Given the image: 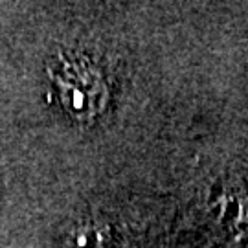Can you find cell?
<instances>
[{"label": "cell", "instance_id": "cell-1", "mask_svg": "<svg viewBox=\"0 0 248 248\" xmlns=\"http://www.w3.org/2000/svg\"><path fill=\"white\" fill-rule=\"evenodd\" d=\"M48 76L59 105L72 118L87 122L101 112L107 101V87L101 72L83 55H55Z\"/></svg>", "mask_w": 248, "mask_h": 248}, {"label": "cell", "instance_id": "cell-2", "mask_svg": "<svg viewBox=\"0 0 248 248\" xmlns=\"http://www.w3.org/2000/svg\"><path fill=\"white\" fill-rule=\"evenodd\" d=\"M101 233L98 228L90 226V224H81L76 226L70 232L68 239L64 243V248H101Z\"/></svg>", "mask_w": 248, "mask_h": 248}]
</instances>
